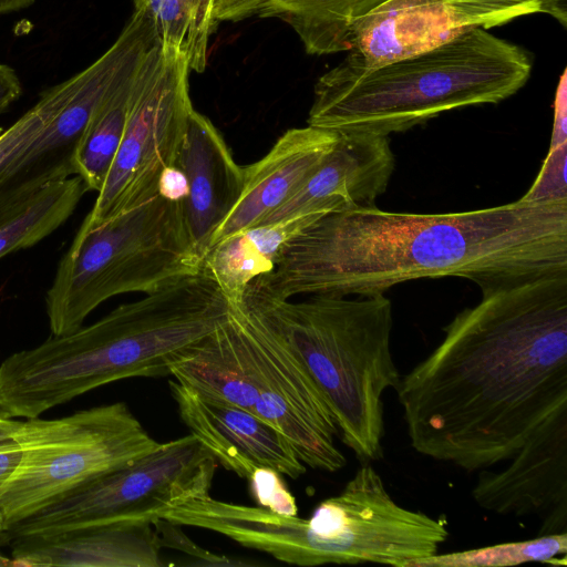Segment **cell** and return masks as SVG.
Listing matches in <instances>:
<instances>
[{
	"mask_svg": "<svg viewBox=\"0 0 567 567\" xmlns=\"http://www.w3.org/2000/svg\"><path fill=\"white\" fill-rule=\"evenodd\" d=\"M400 379L411 446L475 472L567 413V271L482 292Z\"/></svg>",
	"mask_w": 567,
	"mask_h": 567,
	"instance_id": "6da1fadb",
	"label": "cell"
},
{
	"mask_svg": "<svg viewBox=\"0 0 567 567\" xmlns=\"http://www.w3.org/2000/svg\"><path fill=\"white\" fill-rule=\"evenodd\" d=\"M567 271V199L447 214L377 206L326 214L291 236L248 287L297 295L365 296L426 278L458 277L482 292Z\"/></svg>",
	"mask_w": 567,
	"mask_h": 567,
	"instance_id": "7a4b0ae2",
	"label": "cell"
},
{
	"mask_svg": "<svg viewBox=\"0 0 567 567\" xmlns=\"http://www.w3.org/2000/svg\"><path fill=\"white\" fill-rule=\"evenodd\" d=\"M230 308L212 277H183L120 305L90 326L51 334L8 355L9 391L33 417L111 382L171 375L176 363L227 320Z\"/></svg>",
	"mask_w": 567,
	"mask_h": 567,
	"instance_id": "3957f363",
	"label": "cell"
},
{
	"mask_svg": "<svg viewBox=\"0 0 567 567\" xmlns=\"http://www.w3.org/2000/svg\"><path fill=\"white\" fill-rule=\"evenodd\" d=\"M532 68L520 47L483 28L371 70L342 60L318 79L307 123L389 137L446 111L499 103L525 85Z\"/></svg>",
	"mask_w": 567,
	"mask_h": 567,
	"instance_id": "277c9868",
	"label": "cell"
},
{
	"mask_svg": "<svg viewBox=\"0 0 567 567\" xmlns=\"http://www.w3.org/2000/svg\"><path fill=\"white\" fill-rule=\"evenodd\" d=\"M239 301L292 352L322 394L338 435L362 462L383 457V394L399 386L384 293L278 299L249 287Z\"/></svg>",
	"mask_w": 567,
	"mask_h": 567,
	"instance_id": "5b68a950",
	"label": "cell"
},
{
	"mask_svg": "<svg viewBox=\"0 0 567 567\" xmlns=\"http://www.w3.org/2000/svg\"><path fill=\"white\" fill-rule=\"evenodd\" d=\"M229 317L176 363L171 375L277 429L299 460L337 472L347 464L338 429L316 383L292 352L239 301Z\"/></svg>",
	"mask_w": 567,
	"mask_h": 567,
	"instance_id": "8992f818",
	"label": "cell"
},
{
	"mask_svg": "<svg viewBox=\"0 0 567 567\" xmlns=\"http://www.w3.org/2000/svg\"><path fill=\"white\" fill-rule=\"evenodd\" d=\"M182 200L154 197L90 230H78L45 295L52 336L83 326L107 299L151 293L200 272Z\"/></svg>",
	"mask_w": 567,
	"mask_h": 567,
	"instance_id": "52a82bcc",
	"label": "cell"
},
{
	"mask_svg": "<svg viewBox=\"0 0 567 567\" xmlns=\"http://www.w3.org/2000/svg\"><path fill=\"white\" fill-rule=\"evenodd\" d=\"M13 441L20 447V458L0 484L4 530L161 444L124 402L59 419L19 420Z\"/></svg>",
	"mask_w": 567,
	"mask_h": 567,
	"instance_id": "ba28073f",
	"label": "cell"
},
{
	"mask_svg": "<svg viewBox=\"0 0 567 567\" xmlns=\"http://www.w3.org/2000/svg\"><path fill=\"white\" fill-rule=\"evenodd\" d=\"M217 467L193 434L76 487L10 526L0 540L116 523H154L175 505L208 494Z\"/></svg>",
	"mask_w": 567,
	"mask_h": 567,
	"instance_id": "9c48e42d",
	"label": "cell"
},
{
	"mask_svg": "<svg viewBox=\"0 0 567 567\" xmlns=\"http://www.w3.org/2000/svg\"><path fill=\"white\" fill-rule=\"evenodd\" d=\"M182 55L156 44L135 78L126 124L107 177L80 230L148 200L158 193L162 174L175 165L194 110Z\"/></svg>",
	"mask_w": 567,
	"mask_h": 567,
	"instance_id": "30bf717a",
	"label": "cell"
},
{
	"mask_svg": "<svg viewBox=\"0 0 567 567\" xmlns=\"http://www.w3.org/2000/svg\"><path fill=\"white\" fill-rule=\"evenodd\" d=\"M308 522L316 566L412 567L437 554L449 536L444 522L396 504L369 462L361 464L340 494L322 501Z\"/></svg>",
	"mask_w": 567,
	"mask_h": 567,
	"instance_id": "8fae6325",
	"label": "cell"
},
{
	"mask_svg": "<svg viewBox=\"0 0 567 567\" xmlns=\"http://www.w3.org/2000/svg\"><path fill=\"white\" fill-rule=\"evenodd\" d=\"M136 64L132 47L118 39L92 64L52 86L51 117L0 171V212L50 183L74 175V153L89 118L106 93L133 73Z\"/></svg>",
	"mask_w": 567,
	"mask_h": 567,
	"instance_id": "7c38bea8",
	"label": "cell"
},
{
	"mask_svg": "<svg viewBox=\"0 0 567 567\" xmlns=\"http://www.w3.org/2000/svg\"><path fill=\"white\" fill-rule=\"evenodd\" d=\"M507 462L501 471L478 472L475 503L499 515L538 516V536L566 533L567 413L550 420Z\"/></svg>",
	"mask_w": 567,
	"mask_h": 567,
	"instance_id": "4fadbf2b",
	"label": "cell"
},
{
	"mask_svg": "<svg viewBox=\"0 0 567 567\" xmlns=\"http://www.w3.org/2000/svg\"><path fill=\"white\" fill-rule=\"evenodd\" d=\"M169 389L190 434L224 468L246 480L258 466L292 480L307 472L285 436L255 414L175 379Z\"/></svg>",
	"mask_w": 567,
	"mask_h": 567,
	"instance_id": "5bb4252c",
	"label": "cell"
},
{
	"mask_svg": "<svg viewBox=\"0 0 567 567\" xmlns=\"http://www.w3.org/2000/svg\"><path fill=\"white\" fill-rule=\"evenodd\" d=\"M394 166L389 137L339 134L333 150L301 187L257 226L375 206L389 186Z\"/></svg>",
	"mask_w": 567,
	"mask_h": 567,
	"instance_id": "9a60e30c",
	"label": "cell"
},
{
	"mask_svg": "<svg viewBox=\"0 0 567 567\" xmlns=\"http://www.w3.org/2000/svg\"><path fill=\"white\" fill-rule=\"evenodd\" d=\"M175 165L186 178L182 200L185 225L204 259L219 225L236 205L244 187L240 166L220 132L193 110Z\"/></svg>",
	"mask_w": 567,
	"mask_h": 567,
	"instance_id": "2e32d148",
	"label": "cell"
},
{
	"mask_svg": "<svg viewBox=\"0 0 567 567\" xmlns=\"http://www.w3.org/2000/svg\"><path fill=\"white\" fill-rule=\"evenodd\" d=\"M338 141V133L310 125L286 131L265 156L244 166L241 194L214 234L209 248L257 226L289 199Z\"/></svg>",
	"mask_w": 567,
	"mask_h": 567,
	"instance_id": "e0dca14e",
	"label": "cell"
},
{
	"mask_svg": "<svg viewBox=\"0 0 567 567\" xmlns=\"http://www.w3.org/2000/svg\"><path fill=\"white\" fill-rule=\"evenodd\" d=\"M466 31L446 0H386L355 21L343 60L371 70L433 50Z\"/></svg>",
	"mask_w": 567,
	"mask_h": 567,
	"instance_id": "ac0fdd59",
	"label": "cell"
},
{
	"mask_svg": "<svg viewBox=\"0 0 567 567\" xmlns=\"http://www.w3.org/2000/svg\"><path fill=\"white\" fill-rule=\"evenodd\" d=\"M16 566L159 567L152 523H116L4 542Z\"/></svg>",
	"mask_w": 567,
	"mask_h": 567,
	"instance_id": "d6986e66",
	"label": "cell"
},
{
	"mask_svg": "<svg viewBox=\"0 0 567 567\" xmlns=\"http://www.w3.org/2000/svg\"><path fill=\"white\" fill-rule=\"evenodd\" d=\"M386 0H217L216 19L237 22L278 18L289 24L308 54L350 50L357 20Z\"/></svg>",
	"mask_w": 567,
	"mask_h": 567,
	"instance_id": "ffe728a7",
	"label": "cell"
},
{
	"mask_svg": "<svg viewBox=\"0 0 567 567\" xmlns=\"http://www.w3.org/2000/svg\"><path fill=\"white\" fill-rule=\"evenodd\" d=\"M318 218L305 216L230 236L208 249L200 271L212 277L229 300H238L251 281L272 269L281 246Z\"/></svg>",
	"mask_w": 567,
	"mask_h": 567,
	"instance_id": "44dd1931",
	"label": "cell"
},
{
	"mask_svg": "<svg viewBox=\"0 0 567 567\" xmlns=\"http://www.w3.org/2000/svg\"><path fill=\"white\" fill-rule=\"evenodd\" d=\"M87 192L80 176L50 183L0 212V259L37 245L73 214Z\"/></svg>",
	"mask_w": 567,
	"mask_h": 567,
	"instance_id": "7402d4cb",
	"label": "cell"
},
{
	"mask_svg": "<svg viewBox=\"0 0 567 567\" xmlns=\"http://www.w3.org/2000/svg\"><path fill=\"white\" fill-rule=\"evenodd\" d=\"M133 4L152 22L161 48L182 55L190 72L205 71L209 40L219 24L217 0H133Z\"/></svg>",
	"mask_w": 567,
	"mask_h": 567,
	"instance_id": "603a6c76",
	"label": "cell"
},
{
	"mask_svg": "<svg viewBox=\"0 0 567 567\" xmlns=\"http://www.w3.org/2000/svg\"><path fill=\"white\" fill-rule=\"evenodd\" d=\"M137 70L115 84L102 99L76 146L73 171L87 190L99 193L111 169L124 133Z\"/></svg>",
	"mask_w": 567,
	"mask_h": 567,
	"instance_id": "cb8c5ba5",
	"label": "cell"
},
{
	"mask_svg": "<svg viewBox=\"0 0 567 567\" xmlns=\"http://www.w3.org/2000/svg\"><path fill=\"white\" fill-rule=\"evenodd\" d=\"M567 553V532L444 555L435 554L412 567H503L529 561L549 563Z\"/></svg>",
	"mask_w": 567,
	"mask_h": 567,
	"instance_id": "d4e9b609",
	"label": "cell"
},
{
	"mask_svg": "<svg viewBox=\"0 0 567 567\" xmlns=\"http://www.w3.org/2000/svg\"><path fill=\"white\" fill-rule=\"evenodd\" d=\"M466 28L488 29L530 13H546L567 25V0H446Z\"/></svg>",
	"mask_w": 567,
	"mask_h": 567,
	"instance_id": "484cf974",
	"label": "cell"
},
{
	"mask_svg": "<svg viewBox=\"0 0 567 567\" xmlns=\"http://www.w3.org/2000/svg\"><path fill=\"white\" fill-rule=\"evenodd\" d=\"M50 89L42 91L38 102L0 134V171L37 137L51 117L54 96Z\"/></svg>",
	"mask_w": 567,
	"mask_h": 567,
	"instance_id": "4316f807",
	"label": "cell"
},
{
	"mask_svg": "<svg viewBox=\"0 0 567 567\" xmlns=\"http://www.w3.org/2000/svg\"><path fill=\"white\" fill-rule=\"evenodd\" d=\"M247 481L251 494L260 507L282 516H297L296 498L287 488L278 471L258 466Z\"/></svg>",
	"mask_w": 567,
	"mask_h": 567,
	"instance_id": "83f0119b",
	"label": "cell"
},
{
	"mask_svg": "<svg viewBox=\"0 0 567 567\" xmlns=\"http://www.w3.org/2000/svg\"><path fill=\"white\" fill-rule=\"evenodd\" d=\"M566 164L567 143L549 147L538 176L522 198L536 202L567 199Z\"/></svg>",
	"mask_w": 567,
	"mask_h": 567,
	"instance_id": "f1b7e54d",
	"label": "cell"
},
{
	"mask_svg": "<svg viewBox=\"0 0 567 567\" xmlns=\"http://www.w3.org/2000/svg\"><path fill=\"white\" fill-rule=\"evenodd\" d=\"M161 548H172L190 557L193 566H240L245 561L234 560L216 555L195 544L181 528V525L166 518H158L153 523Z\"/></svg>",
	"mask_w": 567,
	"mask_h": 567,
	"instance_id": "f546056e",
	"label": "cell"
},
{
	"mask_svg": "<svg viewBox=\"0 0 567 567\" xmlns=\"http://www.w3.org/2000/svg\"><path fill=\"white\" fill-rule=\"evenodd\" d=\"M567 143V79L563 71L554 103V124L549 147Z\"/></svg>",
	"mask_w": 567,
	"mask_h": 567,
	"instance_id": "4dcf8cb0",
	"label": "cell"
},
{
	"mask_svg": "<svg viewBox=\"0 0 567 567\" xmlns=\"http://www.w3.org/2000/svg\"><path fill=\"white\" fill-rule=\"evenodd\" d=\"M22 94L21 81L13 68L0 63V114Z\"/></svg>",
	"mask_w": 567,
	"mask_h": 567,
	"instance_id": "1f68e13d",
	"label": "cell"
},
{
	"mask_svg": "<svg viewBox=\"0 0 567 567\" xmlns=\"http://www.w3.org/2000/svg\"><path fill=\"white\" fill-rule=\"evenodd\" d=\"M19 420L8 416L0 412V445L14 442L13 433L18 426Z\"/></svg>",
	"mask_w": 567,
	"mask_h": 567,
	"instance_id": "d6a6232c",
	"label": "cell"
},
{
	"mask_svg": "<svg viewBox=\"0 0 567 567\" xmlns=\"http://www.w3.org/2000/svg\"><path fill=\"white\" fill-rule=\"evenodd\" d=\"M35 0H0V14L20 11L31 7Z\"/></svg>",
	"mask_w": 567,
	"mask_h": 567,
	"instance_id": "836d02e7",
	"label": "cell"
},
{
	"mask_svg": "<svg viewBox=\"0 0 567 567\" xmlns=\"http://www.w3.org/2000/svg\"><path fill=\"white\" fill-rule=\"evenodd\" d=\"M4 566H16V564L12 559H9V558L0 555V567H4Z\"/></svg>",
	"mask_w": 567,
	"mask_h": 567,
	"instance_id": "e575fe53",
	"label": "cell"
},
{
	"mask_svg": "<svg viewBox=\"0 0 567 567\" xmlns=\"http://www.w3.org/2000/svg\"><path fill=\"white\" fill-rule=\"evenodd\" d=\"M4 530V525H3V519H2V515L0 513V534Z\"/></svg>",
	"mask_w": 567,
	"mask_h": 567,
	"instance_id": "d590c367",
	"label": "cell"
}]
</instances>
